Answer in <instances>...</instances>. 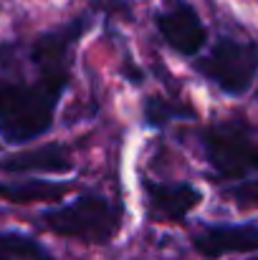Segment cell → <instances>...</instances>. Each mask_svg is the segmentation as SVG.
<instances>
[{
	"mask_svg": "<svg viewBox=\"0 0 258 260\" xmlns=\"http://www.w3.org/2000/svg\"><path fill=\"white\" fill-rule=\"evenodd\" d=\"M195 71L228 96L248 93L258 79V43L220 36L195 61Z\"/></svg>",
	"mask_w": 258,
	"mask_h": 260,
	"instance_id": "277c9868",
	"label": "cell"
},
{
	"mask_svg": "<svg viewBox=\"0 0 258 260\" xmlns=\"http://www.w3.org/2000/svg\"><path fill=\"white\" fill-rule=\"evenodd\" d=\"M71 189L69 182H48V179H23V182H0V200L15 205L31 202H59Z\"/></svg>",
	"mask_w": 258,
	"mask_h": 260,
	"instance_id": "9c48e42d",
	"label": "cell"
},
{
	"mask_svg": "<svg viewBox=\"0 0 258 260\" xmlns=\"http://www.w3.org/2000/svg\"><path fill=\"white\" fill-rule=\"evenodd\" d=\"M225 192H228V197H233V202L241 210H253V207H258V177L236 182V184H228Z\"/></svg>",
	"mask_w": 258,
	"mask_h": 260,
	"instance_id": "7c38bea8",
	"label": "cell"
},
{
	"mask_svg": "<svg viewBox=\"0 0 258 260\" xmlns=\"http://www.w3.org/2000/svg\"><path fill=\"white\" fill-rule=\"evenodd\" d=\"M89 28L91 15H79L38 36L18 63L3 46L0 139L5 144H28L53 126L59 101L71 79L74 48Z\"/></svg>",
	"mask_w": 258,
	"mask_h": 260,
	"instance_id": "6da1fadb",
	"label": "cell"
},
{
	"mask_svg": "<svg viewBox=\"0 0 258 260\" xmlns=\"http://www.w3.org/2000/svg\"><path fill=\"white\" fill-rule=\"evenodd\" d=\"M38 225L53 235L81 240L89 245H106L122 228V210L104 194L86 192L74 202L51 207L38 215Z\"/></svg>",
	"mask_w": 258,
	"mask_h": 260,
	"instance_id": "7a4b0ae2",
	"label": "cell"
},
{
	"mask_svg": "<svg viewBox=\"0 0 258 260\" xmlns=\"http://www.w3.org/2000/svg\"><path fill=\"white\" fill-rule=\"evenodd\" d=\"M0 53H3V46H0Z\"/></svg>",
	"mask_w": 258,
	"mask_h": 260,
	"instance_id": "2e32d148",
	"label": "cell"
},
{
	"mask_svg": "<svg viewBox=\"0 0 258 260\" xmlns=\"http://www.w3.org/2000/svg\"><path fill=\"white\" fill-rule=\"evenodd\" d=\"M150 212L162 222H182L203 200V192L190 182H155L145 177Z\"/></svg>",
	"mask_w": 258,
	"mask_h": 260,
	"instance_id": "52a82bcc",
	"label": "cell"
},
{
	"mask_svg": "<svg viewBox=\"0 0 258 260\" xmlns=\"http://www.w3.org/2000/svg\"><path fill=\"white\" fill-rule=\"evenodd\" d=\"M203 152L213 177L223 184L258 177V139L243 121H218L203 129Z\"/></svg>",
	"mask_w": 258,
	"mask_h": 260,
	"instance_id": "3957f363",
	"label": "cell"
},
{
	"mask_svg": "<svg viewBox=\"0 0 258 260\" xmlns=\"http://www.w3.org/2000/svg\"><path fill=\"white\" fill-rule=\"evenodd\" d=\"M94 5L99 10H109V13H129V8H132L129 0H94Z\"/></svg>",
	"mask_w": 258,
	"mask_h": 260,
	"instance_id": "4fadbf2b",
	"label": "cell"
},
{
	"mask_svg": "<svg viewBox=\"0 0 258 260\" xmlns=\"http://www.w3.org/2000/svg\"><path fill=\"white\" fill-rule=\"evenodd\" d=\"M0 260H53V255L31 235L0 230Z\"/></svg>",
	"mask_w": 258,
	"mask_h": 260,
	"instance_id": "8fae6325",
	"label": "cell"
},
{
	"mask_svg": "<svg viewBox=\"0 0 258 260\" xmlns=\"http://www.w3.org/2000/svg\"><path fill=\"white\" fill-rule=\"evenodd\" d=\"M142 119L147 126H167L170 121H182V119H195V111L182 104V101H172L162 93H152L145 99V106H142Z\"/></svg>",
	"mask_w": 258,
	"mask_h": 260,
	"instance_id": "30bf717a",
	"label": "cell"
},
{
	"mask_svg": "<svg viewBox=\"0 0 258 260\" xmlns=\"http://www.w3.org/2000/svg\"><path fill=\"white\" fill-rule=\"evenodd\" d=\"M155 25L165 38V43L185 58L200 56L208 46V28L197 15V10L185 0L175 3L167 10H160L155 15Z\"/></svg>",
	"mask_w": 258,
	"mask_h": 260,
	"instance_id": "5b68a950",
	"label": "cell"
},
{
	"mask_svg": "<svg viewBox=\"0 0 258 260\" xmlns=\"http://www.w3.org/2000/svg\"><path fill=\"white\" fill-rule=\"evenodd\" d=\"M122 74H124V76H127L132 84H137V86L145 81V74H142V71L134 66V61H132V58H127V61H124V69H122Z\"/></svg>",
	"mask_w": 258,
	"mask_h": 260,
	"instance_id": "5bb4252c",
	"label": "cell"
},
{
	"mask_svg": "<svg viewBox=\"0 0 258 260\" xmlns=\"http://www.w3.org/2000/svg\"><path fill=\"white\" fill-rule=\"evenodd\" d=\"M192 248L208 260L243 255L258 250V222H220L205 225L192 235Z\"/></svg>",
	"mask_w": 258,
	"mask_h": 260,
	"instance_id": "8992f818",
	"label": "cell"
},
{
	"mask_svg": "<svg viewBox=\"0 0 258 260\" xmlns=\"http://www.w3.org/2000/svg\"><path fill=\"white\" fill-rule=\"evenodd\" d=\"M74 167L71 149L66 144L51 142L43 147H31V149H18L5 157H0V172L20 174V172H69Z\"/></svg>",
	"mask_w": 258,
	"mask_h": 260,
	"instance_id": "ba28073f",
	"label": "cell"
},
{
	"mask_svg": "<svg viewBox=\"0 0 258 260\" xmlns=\"http://www.w3.org/2000/svg\"><path fill=\"white\" fill-rule=\"evenodd\" d=\"M248 260H258V255H256V258H248Z\"/></svg>",
	"mask_w": 258,
	"mask_h": 260,
	"instance_id": "9a60e30c",
	"label": "cell"
}]
</instances>
